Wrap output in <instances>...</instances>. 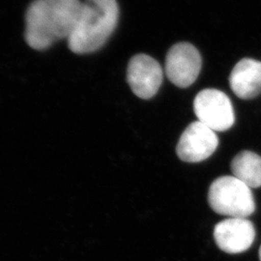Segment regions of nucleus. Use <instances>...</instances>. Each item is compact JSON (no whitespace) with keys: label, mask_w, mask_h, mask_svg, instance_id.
<instances>
[{"label":"nucleus","mask_w":261,"mask_h":261,"mask_svg":"<svg viewBox=\"0 0 261 261\" xmlns=\"http://www.w3.org/2000/svg\"><path fill=\"white\" fill-rule=\"evenodd\" d=\"M83 2L80 0H34L25 17V40L29 47L44 50L70 37Z\"/></svg>","instance_id":"nucleus-1"},{"label":"nucleus","mask_w":261,"mask_h":261,"mask_svg":"<svg viewBox=\"0 0 261 261\" xmlns=\"http://www.w3.org/2000/svg\"><path fill=\"white\" fill-rule=\"evenodd\" d=\"M119 8L116 0H85L70 37L69 48L76 55L100 49L117 25Z\"/></svg>","instance_id":"nucleus-2"},{"label":"nucleus","mask_w":261,"mask_h":261,"mask_svg":"<svg viewBox=\"0 0 261 261\" xmlns=\"http://www.w3.org/2000/svg\"><path fill=\"white\" fill-rule=\"evenodd\" d=\"M208 202L217 214L228 218H248L255 210L251 188L233 175L215 180L209 189Z\"/></svg>","instance_id":"nucleus-3"},{"label":"nucleus","mask_w":261,"mask_h":261,"mask_svg":"<svg viewBox=\"0 0 261 261\" xmlns=\"http://www.w3.org/2000/svg\"><path fill=\"white\" fill-rule=\"evenodd\" d=\"M194 111L197 121L214 132L228 130L235 122L231 101L218 89H204L197 94L194 101Z\"/></svg>","instance_id":"nucleus-4"},{"label":"nucleus","mask_w":261,"mask_h":261,"mask_svg":"<svg viewBox=\"0 0 261 261\" xmlns=\"http://www.w3.org/2000/svg\"><path fill=\"white\" fill-rule=\"evenodd\" d=\"M201 64V56L196 47L190 43H178L168 50L166 74L174 85L186 88L196 82Z\"/></svg>","instance_id":"nucleus-5"},{"label":"nucleus","mask_w":261,"mask_h":261,"mask_svg":"<svg viewBox=\"0 0 261 261\" xmlns=\"http://www.w3.org/2000/svg\"><path fill=\"white\" fill-rule=\"evenodd\" d=\"M219 145L214 130L201 122L190 124L178 141L176 153L187 163H199L209 158Z\"/></svg>","instance_id":"nucleus-6"},{"label":"nucleus","mask_w":261,"mask_h":261,"mask_svg":"<svg viewBox=\"0 0 261 261\" xmlns=\"http://www.w3.org/2000/svg\"><path fill=\"white\" fill-rule=\"evenodd\" d=\"M163 69L158 61L146 55L132 57L127 70V81L130 89L140 99L154 97L163 83Z\"/></svg>","instance_id":"nucleus-7"},{"label":"nucleus","mask_w":261,"mask_h":261,"mask_svg":"<svg viewBox=\"0 0 261 261\" xmlns=\"http://www.w3.org/2000/svg\"><path fill=\"white\" fill-rule=\"evenodd\" d=\"M254 238V226L247 218H227L215 226V242L227 253L246 252L252 247Z\"/></svg>","instance_id":"nucleus-8"},{"label":"nucleus","mask_w":261,"mask_h":261,"mask_svg":"<svg viewBox=\"0 0 261 261\" xmlns=\"http://www.w3.org/2000/svg\"><path fill=\"white\" fill-rule=\"evenodd\" d=\"M233 93L240 99L249 100L261 93V62L244 58L236 65L229 76Z\"/></svg>","instance_id":"nucleus-9"},{"label":"nucleus","mask_w":261,"mask_h":261,"mask_svg":"<svg viewBox=\"0 0 261 261\" xmlns=\"http://www.w3.org/2000/svg\"><path fill=\"white\" fill-rule=\"evenodd\" d=\"M234 177L255 189L261 187V157L252 151H242L231 162Z\"/></svg>","instance_id":"nucleus-10"},{"label":"nucleus","mask_w":261,"mask_h":261,"mask_svg":"<svg viewBox=\"0 0 261 261\" xmlns=\"http://www.w3.org/2000/svg\"><path fill=\"white\" fill-rule=\"evenodd\" d=\"M259 258H260V261H261V247H260V249H259Z\"/></svg>","instance_id":"nucleus-11"}]
</instances>
